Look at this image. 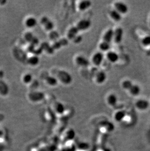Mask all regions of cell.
I'll use <instances>...</instances> for the list:
<instances>
[{
	"label": "cell",
	"instance_id": "6da1fadb",
	"mask_svg": "<svg viewBox=\"0 0 150 151\" xmlns=\"http://www.w3.org/2000/svg\"><path fill=\"white\" fill-rule=\"evenodd\" d=\"M57 76L59 79L65 85L70 84L72 81V77L71 74L65 70H60L59 71L57 74Z\"/></svg>",
	"mask_w": 150,
	"mask_h": 151
},
{
	"label": "cell",
	"instance_id": "7a4b0ae2",
	"mask_svg": "<svg viewBox=\"0 0 150 151\" xmlns=\"http://www.w3.org/2000/svg\"><path fill=\"white\" fill-rule=\"evenodd\" d=\"M41 23L44 27V29L47 31L51 32L54 29V24L53 22L47 16H44L41 18Z\"/></svg>",
	"mask_w": 150,
	"mask_h": 151
},
{
	"label": "cell",
	"instance_id": "3957f363",
	"mask_svg": "<svg viewBox=\"0 0 150 151\" xmlns=\"http://www.w3.org/2000/svg\"><path fill=\"white\" fill-rule=\"evenodd\" d=\"M91 26V22L88 19H82L76 24V27L79 31H84L89 29Z\"/></svg>",
	"mask_w": 150,
	"mask_h": 151
},
{
	"label": "cell",
	"instance_id": "277c9868",
	"mask_svg": "<svg viewBox=\"0 0 150 151\" xmlns=\"http://www.w3.org/2000/svg\"><path fill=\"white\" fill-rule=\"evenodd\" d=\"M115 9L121 14H125L127 13L129 10L127 5L121 1H117L115 3Z\"/></svg>",
	"mask_w": 150,
	"mask_h": 151
},
{
	"label": "cell",
	"instance_id": "5b68a950",
	"mask_svg": "<svg viewBox=\"0 0 150 151\" xmlns=\"http://www.w3.org/2000/svg\"><path fill=\"white\" fill-rule=\"evenodd\" d=\"M24 38L26 41L30 43L32 46H37L39 43V40L37 37H36L31 32H27L24 35Z\"/></svg>",
	"mask_w": 150,
	"mask_h": 151
},
{
	"label": "cell",
	"instance_id": "8992f818",
	"mask_svg": "<svg viewBox=\"0 0 150 151\" xmlns=\"http://www.w3.org/2000/svg\"><path fill=\"white\" fill-rule=\"evenodd\" d=\"M29 99L31 101L36 102L43 99L44 97V93L40 91H33L29 93Z\"/></svg>",
	"mask_w": 150,
	"mask_h": 151
},
{
	"label": "cell",
	"instance_id": "52a82bcc",
	"mask_svg": "<svg viewBox=\"0 0 150 151\" xmlns=\"http://www.w3.org/2000/svg\"><path fill=\"white\" fill-rule=\"evenodd\" d=\"M136 106L140 111H145L149 108L150 104L149 102L145 99H139L136 102Z\"/></svg>",
	"mask_w": 150,
	"mask_h": 151
},
{
	"label": "cell",
	"instance_id": "ba28073f",
	"mask_svg": "<svg viewBox=\"0 0 150 151\" xmlns=\"http://www.w3.org/2000/svg\"><path fill=\"white\" fill-rule=\"evenodd\" d=\"M104 55L103 53L101 52L96 53L92 58V61L94 64L96 66H99L102 64L104 61Z\"/></svg>",
	"mask_w": 150,
	"mask_h": 151
},
{
	"label": "cell",
	"instance_id": "9c48e42d",
	"mask_svg": "<svg viewBox=\"0 0 150 151\" xmlns=\"http://www.w3.org/2000/svg\"><path fill=\"white\" fill-rule=\"evenodd\" d=\"M76 62L78 66L81 67H87L90 64L89 60L82 56H79L76 59Z\"/></svg>",
	"mask_w": 150,
	"mask_h": 151
},
{
	"label": "cell",
	"instance_id": "30bf717a",
	"mask_svg": "<svg viewBox=\"0 0 150 151\" xmlns=\"http://www.w3.org/2000/svg\"><path fill=\"white\" fill-rule=\"evenodd\" d=\"M123 36V29L121 27H118L114 31V39L115 42L119 44L120 43L122 40Z\"/></svg>",
	"mask_w": 150,
	"mask_h": 151
},
{
	"label": "cell",
	"instance_id": "8fae6325",
	"mask_svg": "<svg viewBox=\"0 0 150 151\" xmlns=\"http://www.w3.org/2000/svg\"><path fill=\"white\" fill-rule=\"evenodd\" d=\"M114 30L112 29H109L104 35V41L110 43L113 39H114Z\"/></svg>",
	"mask_w": 150,
	"mask_h": 151
},
{
	"label": "cell",
	"instance_id": "7c38bea8",
	"mask_svg": "<svg viewBox=\"0 0 150 151\" xmlns=\"http://www.w3.org/2000/svg\"><path fill=\"white\" fill-rule=\"evenodd\" d=\"M68 40L66 39H61V40L54 42L53 45L52 47L54 50H58L62 46H66L68 45Z\"/></svg>",
	"mask_w": 150,
	"mask_h": 151
},
{
	"label": "cell",
	"instance_id": "4fadbf2b",
	"mask_svg": "<svg viewBox=\"0 0 150 151\" xmlns=\"http://www.w3.org/2000/svg\"><path fill=\"white\" fill-rule=\"evenodd\" d=\"M79 30L76 27H73L70 29L67 32V38L69 40H73L75 37L78 35L79 32Z\"/></svg>",
	"mask_w": 150,
	"mask_h": 151
},
{
	"label": "cell",
	"instance_id": "5bb4252c",
	"mask_svg": "<svg viewBox=\"0 0 150 151\" xmlns=\"http://www.w3.org/2000/svg\"><path fill=\"white\" fill-rule=\"evenodd\" d=\"M107 57L108 60L112 63H116L119 59V56L115 51H109L107 54Z\"/></svg>",
	"mask_w": 150,
	"mask_h": 151
},
{
	"label": "cell",
	"instance_id": "9a60e30c",
	"mask_svg": "<svg viewBox=\"0 0 150 151\" xmlns=\"http://www.w3.org/2000/svg\"><path fill=\"white\" fill-rule=\"evenodd\" d=\"M106 78L107 76L104 71H99L97 73L96 75V81L98 84L104 83L106 81Z\"/></svg>",
	"mask_w": 150,
	"mask_h": 151
},
{
	"label": "cell",
	"instance_id": "2e32d148",
	"mask_svg": "<svg viewBox=\"0 0 150 151\" xmlns=\"http://www.w3.org/2000/svg\"><path fill=\"white\" fill-rule=\"evenodd\" d=\"M92 5L91 1L88 0L82 1L79 4V9L81 11H84L89 9Z\"/></svg>",
	"mask_w": 150,
	"mask_h": 151
},
{
	"label": "cell",
	"instance_id": "e0dca14e",
	"mask_svg": "<svg viewBox=\"0 0 150 151\" xmlns=\"http://www.w3.org/2000/svg\"><path fill=\"white\" fill-rule=\"evenodd\" d=\"M9 88L7 84L0 80V94L2 96H6L9 93Z\"/></svg>",
	"mask_w": 150,
	"mask_h": 151
},
{
	"label": "cell",
	"instance_id": "ac0fdd59",
	"mask_svg": "<svg viewBox=\"0 0 150 151\" xmlns=\"http://www.w3.org/2000/svg\"><path fill=\"white\" fill-rule=\"evenodd\" d=\"M110 16L115 21L119 22L122 19L121 14L116 9H114L111 11L110 12Z\"/></svg>",
	"mask_w": 150,
	"mask_h": 151
},
{
	"label": "cell",
	"instance_id": "d6986e66",
	"mask_svg": "<svg viewBox=\"0 0 150 151\" xmlns=\"http://www.w3.org/2000/svg\"><path fill=\"white\" fill-rule=\"evenodd\" d=\"M129 91L132 96H137L140 94L141 88L139 85L133 84V85L130 88Z\"/></svg>",
	"mask_w": 150,
	"mask_h": 151
},
{
	"label": "cell",
	"instance_id": "ffe728a7",
	"mask_svg": "<svg viewBox=\"0 0 150 151\" xmlns=\"http://www.w3.org/2000/svg\"><path fill=\"white\" fill-rule=\"evenodd\" d=\"M41 49H43V50H45L47 53H48V54H53L54 52V50L52 46H50L49 44L46 42L43 43L41 46Z\"/></svg>",
	"mask_w": 150,
	"mask_h": 151
},
{
	"label": "cell",
	"instance_id": "44dd1931",
	"mask_svg": "<svg viewBox=\"0 0 150 151\" xmlns=\"http://www.w3.org/2000/svg\"><path fill=\"white\" fill-rule=\"evenodd\" d=\"M37 24V21L35 18L30 17L27 18L26 21V25L29 28H33Z\"/></svg>",
	"mask_w": 150,
	"mask_h": 151
},
{
	"label": "cell",
	"instance_id": "7402d4cb",
	"mask_svg": "<svg viewBox=\"0 0 150 151\" xmlns=\"http://www.w3.org/2000/svg\"><path fill=\"white\" fill-rule=\"evenodd\" d=\"M40 62V59L37 55L32 56L30 57L28 60V63L31 66H37Z\"/></svg>",
	"mask_w": 150,
	"mask_h": 151
},
{
	"label": "cell",
	"instance_id": "603a6c76",
	"mask_svg": "<svg viewBox=\"0 0 150 151\" xmlns=\"http://www.w3.org/2000/svg\"><path fill=\"white\" fill-rule=\"evenodd\" d=\"M107 101L110 105L114 106L117 103L118 98L115 94H111L108 97Z\"/></svg>",
	"mask_w": 150,
	"mask_h": 151
},
{
	"label": "cell",
	"instance_id": "cb8c5ba5",
	"mask_svg": "<svg viewBox=\"0 0 150 151\" xmlns=\"http://www.w3.org/2000/svg\"><path fill=\"white\" fill-rule=\"evenodd\" d=\"M46 82L49 85L55 86L58 84V80L55 77L51 76H49L46 78Z\"/></svg>",
	"mask_w": 150,
	"mask_h": 151
},
{
	"label": "cell",
	"instance_id": "d4e9b609",
	"mask_svg": "<svg viewBox=\"0 0 150 151\" xmlns=\"http://www.w3.org/2000/svg\"><path fill=\"white\" fill-rule=\"evenodd\" d=\"M49 38L50 40L52 41L55 42L58 41L59 39L60 38V35L58 32L56 31H51L49 34Z\"/></svg>",
	"mask_w": 150,
	"mask_h": 151
},
{
	"label": "cell",
	"instance_id": "484cf974",
	"mask_svg": "<svg viewBox=\"0 0 150 151\" xmlns=\"http://www.w3.org/2000/svg\"><path fill=\"white\" fill-rule=\"evenodd\" d=\"M110 48V43L103 41L99 44V49L101 51H108L109 50Z\"/></svg>",
	"mask_w": 150,
	"mask_h": 151
},
{
	"label": "cell",
	"instance_id": "4316f807",
	"mask_svg": "<svg viewBox=\"0 0 150 151\" xmlns=\"http://www.w3.org/2000/svg\"><path fill=\"white\" fill-rule=\"evenodd\" d=\"M133 83H132V82L130 80H126L123 82V83L122 84V86L125 90L129 91L132 86L133 85Z\"/></svg>",
	"mask_w": 150,
	"mask_h": 151
},
{
	"label": "cell",
	"instance_id": "83f0119b",
	"mask_svg": "<svg viewBox=\"0 0 150 151\" xmlns=\"http://www.w3.org/2000/svg\"><path fill=\"white\" fill-rule=\"evenodd\" d=\"M126 116V112L124 111H120L116 113L115 115V118L116 120L119 121H121Z\"/></svg>",
	"mask_w": 150,
	"mask_h": 151
},
{
	"label": "cell",
	"instance_id": "f1b7e54d",
	"mask_svg": "<svg viewBox=\"0 0 150 151\" xmlns=\"http://www.w3.org/2000/svg\"><path fill=\"white\" fill-rule=\"evenodd\" d=\"M23 82L26 84H29L33 81V76L30 73H27L24 75L23 77Z\"/></svg>",
	"mask_w": 150,
	"mask_h": 151
},
{
	"label": "cell",
	"instance_id": "f546056e",
	"mask_svg": "<svg viewBox=\"0 0 150 151\" xmlns=\"http://www.w3.org/2000/svg\"><path fill=\"white\" fill-rule=\"evenodd\" d=\"M142 44L143 46H150V35L147 36L145 37L142 40Z\"/></svg>",
	"mask_w": 150,
	"mask_h": 151
},
{
	"label": "cell",
	"instance_id": "4dcf8cb0",
	"mask_svg": "<svg viewBox=\"0 0 150 151\" xmlns=\"http://www.w3.org/2000/svg\"><path fill=\"white\" fill-rule=\"evenodd\" d=\"M82 40H83V37L80 35H78L73 39V41L76 44H79V43H81V42L82 41Z\"/></svg>",
	"mask_w": 150,
	"mask_h": 151
},
{
	"label": "cell",
	"instance_id": "1f68e13d",
	"mask_svg": "<svg viewBox=\"0 0 150 151\" xmlns=\"http://www.w3.org/2000/svg\"><path fill=\"white\" fill-rule=\"evenodd\" d=\"M57 109H58L59 111H62V110L64 109V106H63V105H62L61 104L59 103V104H58V105H57Z\"/></svg>",
	"mask_w": 150,
	"mask_h": 151
},
{
	"label": "cell",
	"instance_id": "d6a6232c",
	"mask_svg": "<svg viewBox=\"0 0 150 151\" xmlns=\"http://www.w3.org/2000/svg\"><path fill=\"white\" fill-rule=\"evenodd\" d=\"M4 114H2L0 113V123L2 122L3 120H4Z\"/></svg>",
	"mask_w": 150,
	"mask_h": 151
},
{
	"label": "cell",
	"instance_id": "836d02e7",
	"mask_svg": "<svg viewBox=\"0 0 150 151\" xmlns=\"http://www.w3.org/2000/svg\"><path fill=\"white\" fill-rule=\"evenodd\" d=\"M4 76V72L3 71H0V79L1 78Z\"/></svg>",
	"mask_w": 150,
	"mask_h": 151
},
{
	"label": "cell",
	"instance_id": "e575fe53",
	"mask_svg": "<svg viewBox=\"0 0 150 151\" xmlns=\"http://www.w3.org/2000/svg\"></svg>",
	"mask_w": 150,
	"mask_h": 151
}]
</instances>
